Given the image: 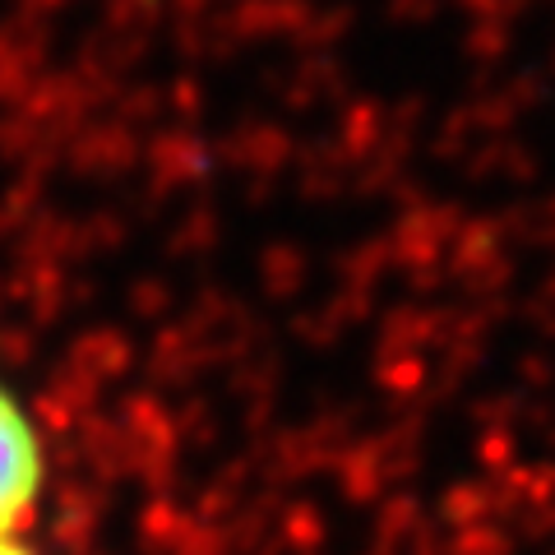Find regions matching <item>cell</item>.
<instances>
[{"instance_id":"6da1fadb","label":"cell","mask_w":555,"mask_h":555,"mask_svg":"<svg viewBox=\"0 0 555 555\" xmlns=\"http://www.w3.org/2000/svg\"><path fill=\"white\" fill-rule=\"evenodd\" d=\"M42 436L24 403L0 385V537L20 532L42 495Z\"/></svg>"},{"instance_id":"7a4b0ae2","label":"cell","mask_w":555,"mask_h":555,"mask_svg":"<svg viewBox=\"0 0 555 555\" xmlns=\"http://www.w3.org/2000/svg\"><path fill=\"white\" fill-rule=\"evenodd\" d=\"M0 555H38V551L20 542V532H10V537H0Z\"/></svg>"}]
</instances>
